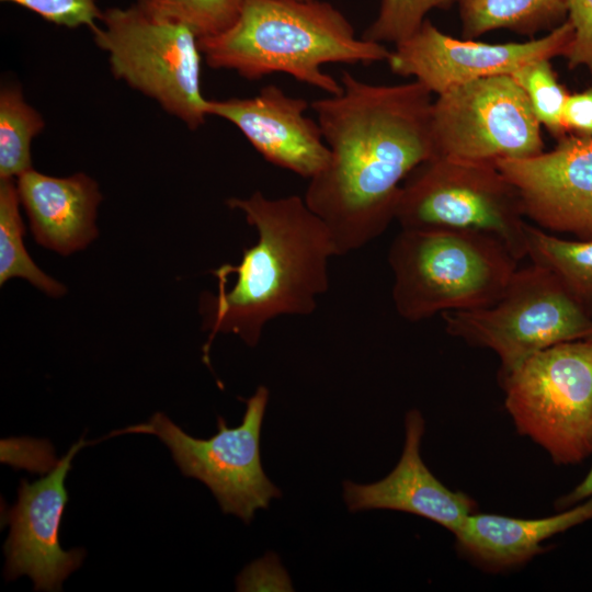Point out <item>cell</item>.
Masks as SVG:
<instances>
[{
  "label": "cell",
  "instance_id": "obj_1",
  "mask_svg": "<svg viewBox=\"0 0 592 592\" xmlns=\"http://www.w3.org/2000/svg\"><path fill=\"white\" fill-rule=\"evenodd\" d=\"M340 82L339 94L310 104L330 160L304 196L327 226L337 257L388 228L402 183L433 157L432 92L422 83L372 84L349 71Z\"/></svg>",
  "mask_w": 592,
  "mask_h": 592
},
{
  "label": "cell",
  "instance_id": "obj_2",
  "mask_svg": "<svg viewBox=\"0 0 592 592\" xmlns=\"http://www.w3.org/2000/svg\"><path fill=\"white\" fill-rule=\"evenodd\" d=\"M226 203L244 214L258 239L243 251L239 264H223L212 271L214 276L236 278L230 288L218 283L216 294L202 296L203 328L208 331L203 357L207 364L219 333L236 334L253 348L271 320L311 315L318 297L329 288L328 265L337 257L327 226L298 195L270 198L255 191L247 198L231 197Z\"/></svg>",
  "mask_w": 592,
  "mask_h": 592
},
{
  "label": "cell",
  "instance_id": "obj_3",
  "mask_svg": "<svg viewBox=\"0 0 592 592\" xmlns=\"http://www.w3.org/2000/svg\"><path fill=\"white\" fill-rule=\"evenodd\" d=\"M207 65L257 80L283 72L330 95L341 82L321 70L328 62L388 60L383 44L357 38L351 23L328 2L317 0H244L226 31L198 38Z\"/></svg>",
  "mask_w": 592,
  "mask_h": 592
},
{
  "label": "cell",
  "instance_id": "obj_4",
  "mask_svg": "<svg viewBox=\"0 0 592 592\" xmlns=\"http://www.w3.org/2000/svg\"><path fill=\"white\" fill-rule=\"evenodd\" d=\"M517 262L501 242L485 235L401 229L388 251L395 309L417 322L487 307L503 294Z\"/></svg>",
  "mask_w": 592,
  "mask_h": 592
},
{
  "label": "cell",
  "instance_id": "obj_5",
  "mask_svg": "<svg viewBox=\"0 0 592 592\" xmlns=\"http://www.w3.org/2000/svg\"><path fill=\"white\" fill-rule=\"evenodd\" d=\"M401 229L476 232L527 257L517 190L493 163L432 157L402 183L395 214Z\"/></svg>",
  "mask_w": 592,
  "mask_h": 592
},
{
  "label": "cell",
  "instance_id": "obj_6",
  "mask_svg": "<svg viewBox=\"0 0 592 592\" xmlns=\"http://www.w3.org/2000/svg\"><path fill=\"white\" fill-rule=\"evenodd\" d=\"M498 380L517 433L554 464L578 465L592 455V340L539 351Z\"/></svg>",
  "mask_w": 592,
  "mask_h": 592
},
{
  "label": "cell",
  "instance_id": "obj_7",
  "mask_svg": "<svg viewBox=\"0 0 592 592\" xmlns=\"http://www.w3.org/2000/svg\"><path fill=\"white\" fill-rule=\"evenodd\" d=\"M445 331L493 351L502 376L531 355L559 343L592 340V316L548 269H516L493 304L442 314Z\"/></svg>",
  "mask_w": 592,
  "mask_h": 592
},
{
  "label": "cell",
  "instance_id": "obj_8",
  "mask_svg": "<svg viewBox=\"0 0 592 592\" xmlns=\"http://www.w3.org/2000/svg\"><path fill=\"white\" fill-rule=\"evenodd\" d=\"M91 30L109 54L117 79L156 100L191 129L204 124L207 101L201 90L198 37L185 24L153 19L137 5L102 12Z\"/></svg>",
  "mask_w": 592,
  "mask_h": 592
},
{
  "label": "cell",
  "instance_id": "obj_9",
  "mask_svg": "<svg viewBox=\"0 0 592 592\" xmlns=\"http://www.w3.org/2000/svg\"><path fill=\"white\" fill-rule=\"evenodd\" d=\"M269 395L265 386H259L246 400L241 424L228 428L226 420L218 417V431L209 439L186 434L162 412L126 432L157 435L184 476L205 483L224 513L235 514L249 524L258 509H267L272 499L282 496L261 462L260 436Z\"/></svg>",
  "mask_w": 592,
  "mask_h": 592
},
{
  "label": "cell",
  "instance_id": "obj_10",
  "mask_svg": "<svg viewBox=\"0 0 592 592\" xmlns=\"http://www.w3.org/2000/svg\"><path fill=\"white\" fill-rule=\"evenodd\" d=\"M540 127L512 76L479 79L433 101V157L493 164L527 158L544 151Z\"/></svg>",
  "mask_w": 592,
  "mask_h": 592
},
{
  "label": "cell",
  "instance_id": "obj_11",
  "mask_svg": "<svg viewBox=\"0 0 592 592\" xmlns=\"http://www.w3.org/2000/svg\"><path fill=\"white\" fill-rule=\"evenodd\" d=\"M573 36V27L567 20L539 38L488 44L452 37L424 20L414 34L396 44L387 61L394 73L413 77L439 95L479 79L511 76L532 61L566 58Z\"/></svg>",
  "mask_w": 592,
  "mask_h": 592
},
{
  "label": "cell",
  "instance_id": "obj_12",
  "mask_svg": "<svg viewBox=\"0 0 592 592\" xmlns=\"http://www.w3.org/2000/svg\"><path fill=\"white\" fill-rule=\"evenodd\" d=\"M550 151L503 159L525 217L545 231L592 239V136L567 134Z\"/></svg>",
  "mask_w": 592,
  "mask_h": 592
},
{
  "label": "cell",
  "instance_id": "obj_13",
  "mask_svg": "<svg viewBox=\"0 0 592 592\" xmlns=\"http://www.w3.org/2000/svg\"><path fill=\"white\" fill-rule=\"evenodd\" d=\"M84 445H72L50 473L34 481L22 479L18 501L5 514L10 533L4 543V578L29 576L36 591H60L62 581L77 570L86 553L81 548L64 550L59 526L68 502L65 480L71 460Z\"/></svg>",
  "mask_w": 592,
  "mask_h": 592
},
{
  "label": "cell",
  "instance_id": "obj_14",
  "mask_svg": "<svg viewBox=\"0 0 592 592\" xmlns=\"http://www.w3.org/2000/svg\"><path fill=\"white\" fill-rule=\"evenodd\" d=\"M308 102L269 84L252 98L208 100L207 114L234 124L270 163L311 179L330 150L318 122L305 115Z\"/></svg>",
  "mask_w": 592,
  "mask_h": 592
},
{
  "label": "cell",
  "instance_id": "obj_15",
  "mask_svg": "<svg viewBox=\"0 0 592 592\" xmlns=\"http://www.w3.org/2000/svg\"><path fill=\"white\" fill-rule=\"evenodd\" d=\"M424 430L422 413L417 409L408 411L403 449L396 467L373 483L343 482V498L350 512H407L430 520L454 534L467 516L479 511L471 497L448 489L424 464L421 457Z\"/></svg>",
  "mask_w": 592,
  "mask_h": 592
},
{
  "label": "cell",
  "instance_id": "obj_16",
  "mask_svg": "<svg viewBox=\"0 0 592 592\" xmlns=\"http://www.w3.org/2000/svg\"><path fill=\"white\" fill-rule=\"evenodd\" d=\"M592 520V498L540 519L475 512L453 534L457 554L488 573L524 567L544 554L551 537Z\"/></svg>",
  "mask_w": 592,
  "mask_h": 592
},
{
  "label": "cell",
  "instance_id": "obj_17",
  "mask_svg": "<svg viewBox=\"0 0 592 592\" xmlns=\"http://www.w3.org/2000/svg\"><path fill=\"white\" fill-rule=\"evenodd\" d=\"M16 179L20 202L37 243L68 255L98 236L95 217L102 195L90 177L55 178L31 169Z\"/></svg>",
  "mask_w": 592,
  "mask_h": 592
},
{
  "label": "cell",
  "instance_id": "obj_18",
  "mask_svg": "<svg viewBox=\"0 0 592 592\" xmlns=\"http://www.w3.org/2000/svg\"><path fill=\"white\" fill-rule=\"evenodd\" d=\"M462 35L474 39L505 29L525 36L556 29L567 20L563 0H456Z\"/></svg>",
  "mask_w": 592,
  "mask_h": 592
},
{
  "label": "cell",
  "instance_id": "obj_19",
  "mask_svg": "<svg viewBox=\"0 0 592 592\" xmlns=\"http://www.w3.org/2000/svg\"><path fill=\"white\" fill-rule=\"evenodd\" d=\"M526 251L532 263L551 271L592 316V239H566L527 224Z\"/></svg>",
  "mask_w": 592,
  "mask_h": 592
},
{
  "label": "cell",
  "instance_id": "obj_20",
  "mask_svg": "<svg viewBox=\"0 0 592 592\" xmlns=\"http://www.w3.org/2000/svg\"><path fill=\"white\" fill-rule=\"evenodd\" d=\"M20 203L16 182L0 179V284L20 277L52 297H60L66 293L65 286L45 274L24 247Z\"/></svg>",
  "mask_w": 592,
  "mask_h": 592
},
{
  "label": "cell",
  "instance_id": "obj_21",
  "mask_svg": "<svg viewBox=\"0 0 592 592\" xmlns=\"http://www.w3.org/2000/svg\"><path fill=\"white\" fill-rule=\"evenodd\" d=\"M41 114L21 90L5 86L0 92V179L18 178L33 169L31 144L44 128Z\"/></svg>",
  "mask_w": 592,
  "mask_h": 592
},
{
  "label": "cell",
  "instance_id": "obj_22",
  "mask_svg": "<svg viewBox=\"0 0 592 592\" xmlns=\"http://www.w3.org/2000/svg\"><path fill=\"white\" fill-rule=\"evenodd\" d=\"M244 0H138L147 15L187 25L198 38L217 35L238 19Z\"/></svg>",
  "mask_w": 592,
  "mask_h": 592
},
{
  "label": "cell",
  "instance_id": "obj_23",
  "mask_svg": "<svg viewBox=\"0 0 592 592\" xmlns=\"http://www.w3.org/2000/svg\"><path fill=\"white\" fill-rule=\"evenodd\" d=\"M511 76L524 91L540 126L557 140L565 137L568 133L562 114L569 92L558 82L550 60L532 61Z\"/></svg>",
  "mask_w": 592,
  "mask_h": 592
},
{
  "label": "cell",
  "instance_id": "obj_24",
  "mask_svg": "<svg viewBox=\"0 0 592 592\" xmlns=\"http://www.w3.org/2000/svg\"><path fill=\"white\" fill-rule=\"evenodd\" d=\"M456 0H380L376 19L362 38L395 45L414 34L432 9H448Z\"/></svg>",
  "mask_w": 592,
  "mask_h": 592
},
{
  "label": "cell",
  "instance_id": "obj_25",
  "mask_svg": "<svg viewBox=\"0 0 592 592\" xmlns=\"http://www.w3.org/2000/svg\"><path fill=\"white\" fill-rule=\"evenodd\" d=\"M32 10L55 24L77 27L87 25L93 30L102 12L94 0H1Z\"/></svg>",
  "mask_w": 592,
  "mask_h": 592
},
{
  "label": "cell",
  "instance_id": "obj_26",
  "mask_svg": "<svg viewBox=\"0 0 592 592\" xmlns=\"http://www.w3.org/2000/svg\"><path fill=\"white\" fill-rule=\"evenodd\" d=\"M567 20L573 27V42L568 59L569 68L584 66L592 75V0H563Z\"/></svg>",
  "mask_w": 592,
  "mask_h": 592
},
{
  "label": "cell",
  "instance_id": "obj_27",
  "mask_svg": "<svg viewBox=\"0 0 592 592\" xmlns=\"http://www.w3.org/2000/svg\"><path fill=\"white\" fill-rule=\"evenodd\" d=\"M562 119L568 134L592 136V87L569 93Z\"/></svg>",
  "mask_w": 592,
  "mask_h": 592
},
{
  "label": "cell",
  "instance_id": "obj_28",
  "mask_svg": "<svg viewBox=\"0 0 592 592\" xmlns=\"http://www.w3.org/2000/svg\"><path fill=\"white\" fill-rule=\"evenodd\" d=\"M592 498V466L585 477L568 493L558 498L555 508L558 511L569 509Z\"/></svg>",
  "mask_w": 592,
  "mask_h": 592
},
{
  "label": "cell",
  "instance_id": "obj_29",
  "mask_svg": "<svg viewBox=\"0 0 592 592\" xmlns=\"http://www.w3.org/2000/svg\"><path fill=\"white\" fill-rule=\"evenodd\" d=\"M298 1H309V0H298Z\"/></svg>",
  "mask_w": 592,
  "mask_h": 592
}]
</instances>
